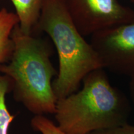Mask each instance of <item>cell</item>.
Here are the masks:
<instances>
[{
	"label": "cell",
	"mask_w": 134,
	"mask_h": 134,
	"mask_svg": "<svg viewBox=\"0 0 134 134\" xmlns=\"http://www.w3.org/2000/svg\"><path fill=\"white\" fill-rule=\"evenodd\" d=\"M82 82L81 90L57 102L54 114L60 129L67 134H90L127 124L129 103L103 68L90 72Z\"/></svg>",
	"instance_id": "1"
},
{
	"label": "cell",
	"mask_w": 134,
	"mask_h": 134,
	"mask_svg": "<svg viewBox=\"0 0 134 134\" xmlns=\"http://www.w3.org/2000/svg\"><path fill=\"white\" fill-rule=\"evenodd\" d=\"M14 48L11 60L0 65V73L11 82L16 101L35 115L54 114L57 99L52 79L57 71L50 60L52 50L46 41L13 29Z\"/></svg>",
	"instance_id": "2"
},
{
	"label": "cell",
	"mask_w": 134,
	"mask_h": 134,
	"mask_svg": "<svg viewBox=\"0 0 134 134\" xmlns=\"http://www.w3.org/2000/svg\"><path fill=\"white\" fill-rule=\"evenodd\" d=\"M36 29L46 32L57 51L59 70L52 82L57 100L78 91L88 73L103 68L96 50L77 29L62 0H43Z\"/></svg>",
	"instance_id": "3"
},
{
	"label": "cell",
	"mask_w": 134,
	"mask_h": 134,
	"mask_svg": "<svg viewBox=\"0 0 134 134\" xmlns=\"http://www.w3.org/2000/svg\"><path fill=\"white\" fill-rule=\"evenodd\" d=\"M91 44L104 68L130 77L134 75V16L94 34Z\"/></svg>",
	"instance_id": "4"
},
{
	"label": "cell",
	"mask_w": 134,
	"mask_h": 134,
	"mask_svg": "<svg viewBox=\"0 0 134 134\" xmlns=\"http://www.w3.org/2000/svg\"><path fill=\"white\" fill-rule=\"evenodd\" d=\"M82 36H92L102 30L131 19L134 11L118 0H62Z\"/></svg>",
	"instance_id": "5"
},
{
	"label": "cell",
	"mask_w": 134,
	"mask_h": 134,
	"mask_svg": "<svg viewBox=\"0 0 134 134\" xmlns=\"http://www.w3.org/2000/svg\"><path fill=\"white\" fill-rule=\"evenodd\" d=\"M19 24L16 13L5 8L0 9V65L11 60L14 52V42L11 37L13 29Z\"/></svg>",
	"instance_id": "6"
},
{
	"label": "cell",
	"mask_w": 134,
	"mask_h": 134,
	"mask_svg": "<svg viewBox=\"0 0 134 134\" xmlns=\"http://www.w3.org/2000/svg\"><path fill=\"white\" fill-rule=\"evenodd\" d=\"M3 1V0H0ZM16 9L19 26L23 32L32 34L41 15L43 0H10Z\"/></svg>",
	"instance_id": "7"
},
{
	"label": "cell",
	"mask_w": 134,
	"mask_h": 134,
	"mask_svg": "<svg viewBox=\"0 0 134 134\" xmlns=\"http://www.w3.org/2000/svg\"><path fill=\"white\" fill-rule=\"evenodd\" d=\"M11 91V82L7 76L0 75V134H8L10 124L15 118L6 104V96Z\"/></svg>",
	"instance_id": "8"
},
{
	"label": "cell",
	"mask_w": 134,
	"mask_h": 134,
	"mask_svg": "<svg viewBox=\"0 0 134 134\" xmlns=\"http://www.w3.org/2000/svg\"><path fill=\"white\" fill-rule=\"evenodd\" d=\"M31 124L35 131L41 134H67L43 115H35Z\"/></svg>",
	"instance_id": "9"
},
{
	"label": "cell",
	"mask_w": 134,
	"mask_h": 134,
	"mask_svg": "<svg viewBox=\"0 0 134 134\" xmlns=\"http://www.w3.org/2000/svg\"><path fill=\"white\" fill-rule=\"evenodd\" d=\"M90 134H134V125L125 124L121 126L99 130Z\"/></svg>",
	"instance_id": "10"
},
{
	"label": "cell",
	"mask_w": 134,
	"mask_h": 134,
	"mask_svg": "<svg viewBox=\"0 0 134 134\" xmlns=\"http://www.w3.org/2000/svg\"><path fill=\"white\" fill-rule=\"evenodd\" d=\"M129 89H130V95H131V98L134 103V75L130 77Z\"/></svg>",
	"instance_id": "11"
},
{
	"label": "cell",
	"mask_w": 134,
	"mask_h": 134,
	"mask_svg": "<svg viewBox=\"0 0 134 134\" xmlns=\"http://www.w3.org/2000/svg\"><path fill=\"white\" fill-rule=\"evenodd\" d=\"M132 2H133V3L134 4V0H132Z\"/></svg>",
	"instance_id": "12"
}]
</instances>
